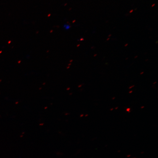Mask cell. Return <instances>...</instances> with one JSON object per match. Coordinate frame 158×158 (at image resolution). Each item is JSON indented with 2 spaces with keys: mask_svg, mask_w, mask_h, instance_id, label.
Here are the masks:
<instances>
[{
  "mask_svg": "<svg viewBox=\"0 0 158 158\" xmlns=\"http://www.w3.org/2000/svg\"><path fill=\"white\" fill-rule=\"evenodd\" d=\"M137 56H136L135 57V58H137L136 57H137Z\"/></svg>",
  "mask_w": 158,
  "mask_h": 158,
  "instance_id": "cell-4",
  "label": "cell"
},
{
  "mask_svg": "<svg viewBox=\"0 0 158 158\" xmlns=\"http://www.w3.org/2000/svg\"><path fill=\"white\" fill-rule=\"evenodd\" d=\"M64 27L66 29H68L70 27L68 25H64Z\"/></svg>",
  "mask_w": 158,
  "mask_h": 158,
  "instance_id": "cell-1",
  "label": "cell"
},
{
  "mask_svg": "<svg viewBox=\"0 0 158 158\" xmlns=\"http://www.w3.org/2000/svg\"><path fill=\"white\" fill-rule=\"evenodd\" d=\"M130 108H128V109H126V111H130Z\"/></svg>",
  "mask_w": 158,
  "mask_h": 158,
  "instance_id": "cell-2",
  "label": "cell"
},
{
  "mask_svg": "<svg viewBox=\"0 0 158 158\" xmlns=\"http://www.w3.org/2000/svg\"><path fill=\"white\" fill-rule=\"evenodd\" d=\"M128 45V44H126L125 45V46H126Z\"/></svg>",
  "mask_w": 158,
  "mask_h": 158,
  "instance_id": "cell-3",
  "label": "cell"
},
{
  "mask_svg": "<svg viewBox=\"0 0 158 158\" xmlns=\"http://www.w3.org/2000/svg\"><path fill=\"white\" fill-rule=\"evenodd\" d=\"M108 39H107V40H108L109 39V38H108Z\"/></svg>",
  "mask_w": 158,
  "mask_h": 158,
  "instance_id": "cell-5",
  "label": "cell"
}]
</instances>
